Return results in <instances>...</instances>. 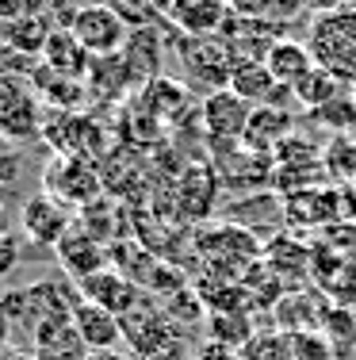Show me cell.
Returning <instances> with one entry per match:
<instances>
[{
  "mask_svg": "<svg viewBox=\"0 0 356 360\" xmlns=\"http://www.w3.org/2000/svg\"><path fill=\"white\" fill-rule=\"evenodd\" d=\"M310 54L337 81H356V8L322 15L310 31Z\"/></svg>",
  "mask_w": 356,
  "mask_h": 360,
  "instance_id": "cell-1",
  "label": "cell"
},
{
  "mask_svg": "<svg viewBox=\"0 0 356 360\" xmlns=\"http://www.w3.org/2000/svg\"><path fill=\"white\" fill-rule=\"evenodd\" d=\"M70 31L81 39V46L88 50L92 58H115L123 54L126 39H131V27L123 23V15L115 12L112 4H88L77 8Z\"/></svg>",
  "mask_w": 356,
  "mask_h": 360,
  "instance_id": "cell-2",
  "label": "cell"
},
{
  "mask_svg": "<svg viewBox=\"0 0 356 360\" xmlns=\"http://www.w3.org/2000/svg\"><path fill=\"white\" fill-rule=\"evenodd\" d=\"M20 226L35 245H62L73 234V207L50 192H35L20 211Z\"/></svg>",
  "mask_w": 356,
  "mask_h": 360,
  "instance_id": "cell-3",
  "label": "cell"
},
{
  "mask_svg": "<svg viewBox=\"0 0 356 360\" xmlns=\"http://www.w3.org/2000/svg\"><path fill=\"white\" fill-rule=\"evenodd\" d=\"M123 341H131V356L138 360H154L165 349H173V326H169V314L150 307V299L142 295V303L134 311L123 314Z\"/></svg>",
  "mask_w": 356,
  "mask_h": 360,
  "instance_id": "cell-4",
  "label": "cell"
},
{
  "mask_svg": "<svg viewBox=\"0 0 356 360\" xmlns=\"http://www.w3.org/2000/svg\"><path fill=\"white\" fill-rule=\"evenodd\" d=\"M42 184H46L50 195H58V200L70 203V207H88V203L96 200V192H100V180H96V173H92V161L65 158V153H58V158L46 165Z\"/></svg>",
  "mask_w": 356,
  "mask_h": 360,
  "instance_id": "cell-5",
  "label": "cell"
},
{
  "mask_svg": "<svg viewBox=\"0 0 356 360\" xmlns=\"http://www.w3.org/2000/svg\"><path fill=\"white\" fill-rule=\"evenodd\" d=\"M249 115L253 108L242 96H234L230 89H215L203 100V127H207V139L215 146H242Z\"/></svg>",
  "mask_w": 356,
  "mask_h": 360,
  "instance_id": "cell-6",
  "label": "cell"
},
{
  "mask_svg": "<svg viewBox=\"0 0 356 360\" xmlns=\"http://www.w3.org/2000/svg\"><path fill=\"white\" fill-rule=\"evenodd\" d=\"M81 299L84 303H96V307H104V311H112L123 319L126 311H134V307L142 303V295L146 291L138 288V280H131L126 272H115V269H100V272H92L88 280H81Z\"/></svg>",
  "mask_w": 356,
  "mask_h": 360,
  "instance_id": "cell-7",
  "label": "cell"
},
{
  "mask_svg": "<svg viewBox=\"0 0 356 360\" xmlns=\"http://www.w3.org/2000/svg\"><path fill=\"white\" fill-rule=\"evenodd\" d=\"M73 326H77L88 356L112 353V349H119V341H123V319L104 311V307H96V303H84V299L73 303Z\"/></svg>",
  "mask_w": 356,
  "mask_h": 360,
  "instance_id": "cell-8",
  "label": "cell"
},
{
  "mask_svg": "<svg viewBox=\"0 0 356 360\" xmlns=\"http://www.w3.org/2000/svg\"><path fill=\"white\" fill-rule=\"evenodd\" d=\"M169 20L188 39H215L230 23V0H176Z\"/></svg>",
  "mask_w": 356,
  "mask_h": 360,
  "instance_id": "cell-9",
  "label": "cell"
},
{
  "mask_svg": "<svg viewBox=\"0 0 356 360\" xmlns=\"http://www.w3.org/2000/svg\"><path fill=\"white\" fill-rule=\"evenodd\" d=\"M265 65H268V73L276 77L279 89H287V92H291L295 84H303L310 73L318 70V62H315V54H310V46H307V42H295V39H279L276 46L268 50Z\"/></svg>",
  "mask_w": 356,
  "mask_h": 360,
  "instance_id": "cell-10",
  "label": "cell"
},
{
  "mask_svg": "<svg viewBox=\"0 0 356 360\" xmlns=\"http://www.w3.org/2000/svg\"><path fill=\"white\" fill-rule=\"evenodd\" d=\"M161 54H165V46H161L157 27L131 31V39H126V46H123V62H126V70H131L134 84L146 89L150 81H157L161 77Z\"/></svg>",
  "mask_w": 356,
  "mask_h": 360,
  "instance_id": "cell-11",
  "label": "cell"
},
{
  "mask_svg": "<svg viewBox=\"0 0 356 360\" xmlns=\"http://www.w3.org/2000/svg\"><path fill=\"white\" fill-rule=\"evenodd\" d=\"M226 89L234 96H242L249 108H265V104H276V96H291L287 89H279L276 77L268 73L265 62H245V65H234L230 73V84Z\"/></svg>",
  "mask_w": 356,
  "mask_h": 360,
  "instance_id": "cell-12",
  "label": "cell"
},
{
  "mask_svg": "<svg viewBox=\"0 0 356 360\" xmlns=\"http://www.w3.org/2000/svg\"><path fill=\"white\" fill-rule=\"evenodd\" d=\"M287 134H291V115H287L284 108H276V104H265V108H253L242 146L249 153H272Z\"/></svg>",
  "mask_w": 356,
  "mask_h": 360,
  "instance_id": "cell-13",
  "label": "cell"
},
{
  "mask_svg": "<svg viewBox=\"0 0 356 360\" xmlns=\"http://www.w3.org/2000/svg\"><path fill=\"white\" fill-rule=\"evenodd\" d=\"M58 257H62V269L70 272L73 280H88L92 272L107 269V250L88 234V230H73L62 245H58Z\"/></svg>",
  "mask_w": 356,
  "mask_h": 360,
  "instance_id": "cell-14",
  "label": "cell"
},
{
  "mask_svg": "<svg viewBox=\"0 0 356 360\" xmlns=\"http://www.w3.org/2000/svg\"><path fill=\"white\" fill-rule=\"evenodd\" d=\"M42 58H46V65H50L54 73H62L65 81H81V77H88V70H92V54L81 46V39L73 35L70 27H65V31H54V35L46 39Z\"/></svg>",
  "mask_w": 356,
  "mask_h": 360,
  "instance_id": "cell-15",
  "label": "cell"
},
{
  "mask_svg": "<svg viewBox=\"0 0 356 360\" xmlns=\"http://www.w3.org/2000/svg\"><path fill=\"white\" fill-rule=\"evenodd\" d=\"M84 81H88L92 96H100V100H123L126 92H131L134 77H131V70H126L123 54H115V58H92V70H88Z\"/></svg>",
  "mask_w": 356,
  "mask_h": 360,
  "instance_id": "cell-16",
  "label": "cell"
},
{
  "mask_svg": "<svg viewBox=\"0 0 356 360\" xmlns=\"http://www.w3.org/2000/svg\"><path fill=\"white\" fill-rule=\"evenodd\" d=\"M142 108L150 111L154 119H173L176 111L188 108V89H180L176 81H165V77H157V81H150L146 89H142Z\"/></svg>",
  "mask_w": 356,
  "mask_h": 360,
  "instance_id": "cell-17",
  "label": "cell"
},
{
  "mask_svg": "<svg viewBox=\"0 0 356 360\" xmlns=\"http://www.w3.org/2000/svg\"><path fill=\"white\" fill-rule=\"evenodd\" d=\"M0 131L12 134V139H27L35 131V100L12 92V96H0Z\"/></svg>",
  "mask_w": 356,
  "mask_h": 360,
  "instance_id": "cell-18",
  "label": "cell"
},
{
  "mask_svg": "<svg viewBox=\"0 0 356 360\" xmlns=\"http://www.w3.org/2000/svg\"><path fill=\"white\" fill-rule=\"evenodd\" d=\"M337 89H341V81H337L329 70H322V65H318V70L310 73L303 84H295L291 96H299L307 108H322V104H334V100H337Z\"/></svg>",
  "mask_w": 356,
  "mask_h": 360,
  "instance_id": "cell-19",
  "label": "cell"
},
{
  "mask_svg": "<svg viewBox=\"0 0 356 360\" xmlns=\"http://www.w3.org/2000/svg\"><path fill=\"white\" fill-rule=\"evenodd\" d=\"M107 4H112L115 12L123 15V23H126L131 31L154 27V15H157V4H154V0H107Z\"/></svg>",
  "mask_w": 356,
  "mask_h": 360,
  "instance_id": "cell-20",
  "label": "cell"
},
{
  "mask_svg": "<svg viewBox=\"0 0 356 360\" xmlns=\"http://www.w3.org/2000/svg\"><path fill=\"white\" fill-rule=\"evenodd\" d=\"M20 261H23V245H20V238H15L12 230H4V234H0V280L12 276V272L20 269Z\"/></svg>",
  "mask_w": 356,
  "mask_h": 360,
  "instance_id": "cell-21",
  "label": "cell"
},
{
  "mask_svg": "<svg viewBox=\"0 0 356 360\" xmlns=\"http://www.w3.org/2000/svg\"><path fill=\"white\" fill-rule=\"evenodd\" d=\"M276 0H230V12L237 20H268Z\"/></svg>",
  "mask_w": 356,
  "mask_h": 360,
  "instance_id": "cell-22",
  "label": "cell"
},
{
  "mask_svg": "<svg viewBox=\"0 0 356 360\" xmlns=\"http://www.w3.org/2000/svg\"><path fill=\"white\" fill-rule=\"evenodd\" d=\"M199 360H237V353H234L230 345H207Z\"/></svg>",
  "mask_w": 356,
  "mask_h": 360,
  "instance_id": "cell-23",
  "label": "cell"
},
{
  "mask_svg": "<svg viewBox=\"0 0 356 360\" xmlns=\"http://www.w3.org/2000/svg\"><path fill=\"white\" fill-rule=\"evenodd\" d=\"M8 338H12V319H8L4 303H0V353H8Z\"/></svg>",
  "mask_w": 356,
  "mask_h": 360,
  "instance_id": "cell-24",
  "label": "cell"
},
{
  "mask_svg": "<svg viewBox=\"0 0 356 360\" xmlns=\"http://www.w3.org/2000/svg\"><path fill=\"white\" fill-rule=\"evenodd\" d=\"M310 8H318V12H341L345 0H307Z\"/></svg>",
  "mask_w": 356,
  "mask_h": 360,
  "instance_id": "cell-25",
  "label": "cell"
},
{
  "mask_svg": "<svg viewBox=\"0 0 356 360\" xmlns=\"http://www.w3.org/2000/svg\"><path fill=\"white\" fill-rule=\"evenodd\" d=\"M84 360H138V356H131V353H119V349H112V353H92V356H84Z\"/></svg>",
  "mask_w": 356,
  "mask_h": 360,
  "instance_id": "cell-26",
  "label": "cell"
},
{
  "mask_svg": "<svg viewBox=\"0 0 356 360\" xmlns=\"http://www.w3.org/2000/svg\"><path fill=\"white\" fill-rule=\"evenodd\" d=\"M0 360H35L31 353H15V349H8V353H0Z\"/></svg>",
  "mask_w": 356,
  "mask_h": 360,
  "instance_id": "cell-27",
  "label": "cell"
},
{
  "mask_svg": "<svg viewBox=\"0 0 356 360\" xmlns=\"http://www.w3.org/2000/svg\"><path fill=\"white\" fill-rule=\"evenodd\" d=\"M8 230V207H4V200H0V234Z\"/></svg>",
  "mask_w": 356,
  "mask_h": 360,
  "instance_id": "cell-28",
  "label": "cell"
}]
</instances>
